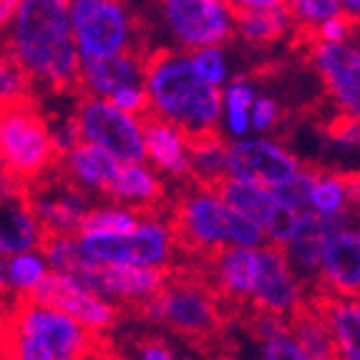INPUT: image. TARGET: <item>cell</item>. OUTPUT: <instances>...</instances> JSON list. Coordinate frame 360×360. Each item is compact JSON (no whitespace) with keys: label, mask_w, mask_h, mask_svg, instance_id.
<instances>
[{"label":"cell","mask_w":360,"mask_h":360,"mask_svg":"<svg viewBox=\"0 0 360 360\" xmlns=\"http://www.w3.org/2000/svg\"><path fill=\"white\" fill-rule=\"evenodd\" d=\"M8 46L30 84L53 94L78 89V51L68 0H18Z\"/></svg>","instance_id":"obj_1"},{"label":"cell","mask_w":360,"mask_h":360,"mask_svg":"<svg viewBox=\"0 0 360 360\" xmlns=\"http://www.w3.org/2000/svg\"><path fill=\"white\" fill-rule=\"evenodd\" d=\"M106 353L103 333L89 330L66 312L30 297H18L0 318V358L78 360Z\"/></svg>","instance_id":"obj_2"},{"label":"cell","mask_w":360,"mask_h":360,"mask_svg":"<svg viewBox=\"0 0 360 360\" xmlns=\"http://www.w3.org/2000/svg\"><path fill=\"white\" fill-rule=\"evenodd\" d=\"M144 91L149 111L189 134L214 131L222 119V89L207 84L189 53L154 51L144 56Z\"/></svg>","instance_id":"obj_3"},{"label":"cell","mask_w":360,"mask_h":360,"mask_svg":"<svg viewBox=\"0 0 360 360\" xmlns=\"http://www.w3.org/2000/svg\"><path fill=\"white\" fill-rule=\"evenodd\" d=\"M169 227L176 247L202 255L205 259L227 245L255 247L264 242L257 222L224 205L214 186L202 181H194L192 189L176 202Z\"/></svg>","instance_id":"obj_4"},{"label":"cell","mask_w":360,"mask_h":360,"mask_svg":"<svg viewBox=\"0 0 360 360\" xmlns=\"http://www.w3.org/2000/svg\"><path fill=\"white\" fill-rule=\"evenodd\" d=\"M56 164L58 146L36 103L28 96L0 103V169L30 181Z\"/></svg>","instance_id":"obj_5"},{"label":"cell","mask_w":360,"mask_h":360,"mask_svg":"<svg viewBox=\"0 0 360 360\" xmlns=\"http://www.w3.org/2000/svg\"><path fill=\"white\" fill-rule=\"evenodd\" d=\"M141 305L144 318L164 325L167 330L192 340H210L222 330L224 318L219 307V295L202 283L186 277L164 280V285Z\"/></svg>","instance_id":"obj_6"},{"label":"cell","mask_w":360,"mask_h":360,"mask_svg":"<svg viewBox=\"0 0 360 360\" xmlns=\"http://www.w3.org/2000/svg\"><path fill=\"white\" fill-rule=\"evenodd\" d=\"M71 30L78 58H106L136 49V20L119 0L71 3Z\"/></svg>","instance_id":"obj_7"},{"label":"cell","mask_w":360,"mask_h":360,"mask_svg":"<svg viewBox=\"0 0 360 360\" xmlns=\"http://www.w3.org/2000/svg\"><path fill=\"white\" fill-rule=\"evenodd\" d=\"M81 141L101 146L119 162H146L141 116L129 114L103 96H84L71 119Z\"/></svg>","instance_id":"obj_8"},{"label":"cell","mask_w":360,"mask_h":360,"mask_svg":"<svg viewBox=\"0 0 360 360\" xmlns=\"http://www.w3.org/2000/svg\"><path fill=\"white\" fill-rule=\"evenodd\" d=\"M84 252L98 264H149V267H167L174 234L172 227L159 219H139L129 232H81L78 234Z\"/></svg>","instance_id":"obj_9"},{"label":"cell","mask_w":360,"mask_h":360,"mask_svg":"<svg viewBox=\"0 0 360 360\" xmlns=\"http://www.w3.org/2000/svg\"><path fill=\"white\" fill-rule=\"evenodd\" d=\"M162 18L184 51L222 46L234 33L227 0H162Z\"/></svg>","instance_id":"obj_10"},{"label":"cell","mask_w":360,"mask_h":360,"mask_svg":"<svg viewBox=\"0 0 360 360\" xmlns=\"http://www.w3.org/2000/svg\"><path fill=\"white\" fill-rule=\"evenodd\" d=\"M23 297H30V300L41 302V305L66 312L76 323H81L94 333L111 330L116 325V318H119L114 300L98 295L96 290L86 288L81 280H76L73 275H66V272L49 270L41 283Z\"/></svg>","instance_id":"obj_11"},{"label":"cell","mask_w":360,"mask_h":360,"mask_svg":"<svg viewBox=\"0 0 360 360\" xmlns=\"http://www.w3.org/2000/svg\"><path fill=\"white\" fill-rule=\"evenodd\" d=\"M30 210L36 214L43 234L49 232H76L81 224V217L89 210V199L86 192L76 181L68 179L63 172L36 176L28 181V192H25Z\"/></svg>","instance_id":"obj_12"},{"label":"cell","mask_w":360,"mask_h":360,"mask_svg":"<svg viewBox=\"0 0 360 360\" xmlns=\"http://www.w3.org/2000/svg\"><path fill=\"white\" fill-rule=\"evenodd\" d=\"M300 169V162L290 154L285 146L275 144L270 139H234L227 144V162H224V176L255 181L262 186H275L290 179Z\"/></svg>","instance_id":"obj_13"},{"label":"cell","mask_w":360,"mask_h":360,"mask_svg":"<svg viewBox=\"0 0 360 360\" xmlns=\"http://www.w3.org/2000/svg\"><path fill=\"white\" fill-rule=\"evenodd\" d=\"M302 302H305V288L290 267L283 247L259 245V275L250 305H255V310L290 318Z\"/></svg>","instance_id":"obj_14"},{"label":"cell","mask_w":360,"mask_h":360,"mask_svg":"<svg viewBox=\"0 0 360 360\" xmlns=\"http://www.w3.org/2000/svg\"><path fill=\"white\" fill-rule=\"evenodd\" d=\"M312 66L318 68L325 89L342 108V114L358 116L360 111V53L348 41H310Z\"/></svg>","instance_id":"obj_15"},{"label":"cell","mask_w":360,"mask_h":360,"mask_svg":"<svg viewBox=\"0 0 360 360\" xmlns=\"http://www.w3.org/2000/svg\"><path fill=\"white\" fill-rule=\"evenodd\" d=\"M167 280V267H149V264H96L84 280L86 288L96 290L108 300L119 302H144L146 297L162 288Z\"/></svg>","instance_id":"obj_16"},{"label":"cell","mask_w":360,"mask_h":360,"mask_svg":"<svg viewBox=\"0 0 360 360\" xmlns=\"http://www.w3.org/2000/svg\"><path fill=\"white\" fill-rule=\"evenodd\" d=\"M325 292L358 297L360 290V234L353 227H340L328 237L320 257L318 277Z\"/></svg>","instance_id":"obj_17"},{"label":"cell","mask_w":360,"mask_h":360,"mask_svg":"<svg viewBox=\"0 0 360 360\" xmlns=\"http://www.w3.org/2000/svg\"><path fill=\"white\" fill-rule=\"evenodd\" d=\"M207 262L212 264V290L219 295V300L247 305L259 275V245H227L210 255Z\"/></svg>","instance_id":"obj_18"},{"label":"cell","mask_w":360,"mask_h":360,"mask_svg":"<svg viewBox=\"0 0 360 360\" xmlns=\"http://www.w3.org/2000/svg\"><path fill=\"white\" fill-rule=\"evenodd\" d=\"M144 51H127L106 58L78 60V91L86 96H103L124 84H144Z\"/></svg>","instance_id":"obj_19"},{"label":"cell","mask_w":360,"mask_h":360,"mask_svg":"<svg viewBox=\"0 0 360 360\" xmlns=\"http://www.w3.org/2000/svg\"><path fill=\"white\" fill-rule=\"evenodd\" d=\"M345 219H328V217L315 214L312 210H302L297 217V227H295L292 237L285 242L283 252L288 257L290 267L300 280H315L318 277L320 257H323L325 242L335 232Z\"/></svg>","instance_id":"obj_20"},{"label":"cell","mask_w":360,"mask_h":360,"mask_svg":"<svg viewBox=\"0 0 360 360\" xmlns=\"http://www.w3.org/2000/svg\"><path fill=\"white\" fill-rule=\"evenodd\" d=\"M141 131H144L146 159L159 172H167L172 176H189V144L179 127L146 111L141 114Z\"/></svg>","instance_id":"obj_21"},{"label":"cell","mask_w":360,"mask_h":360,"mask_svg":"<svg viewBox=\"0 0 360 360\" xmlns=\"http://www.w3.org/2000/svg\"><path fill=\"white\" fill-rule=\"evenodd\" d=\"M60 172L71 181H76L84 192H106L108 181L119 169V159L114 154H108L101 146L91 144V141H73L71 146L58 154Z\"/></svg>","instance_id":"obj_22"},{"label":"cell","mask_w":360,"mask_h":360,"mask_svg":"<svg viewBox=\"0 0 360 360\" xmlns=\"http://www.w3.org/2000/svg\"><path fill=\"white\" fill-rule=\"evenodd\" d=\"M323 318L335 345V358H360V307L358 297H342L320 290L318 297L310 302Z\"/></svg>","instance_id":"obj_23"},{"label":"cell","mask_w":360,"mask_h":360,"mask_svg":"<svg viewBox=\"0 0 360 360\" xmlns=\"http://www.w3.org/2000/svg\"><path fill=\"white\" fill-rule=\"evenodd\" d=\"M43 229L25 197H0V257L38 250Z\"/></svg>","instance_id":"obj_24"},{"label":"cell","mask_w":360,"mask_h":360,"mask_svg":"<svg viewBox=\"0 0 360 360\" xmlns=\"http://www.w3.org/2000/svg\"><path fill=\"white\" fill-rule=\"evenodd\" d=\"M114 202H124L131 210H154L164 197L162 181L144 162H121L116 174L108 181L106 192Z\"/></svg>","instance_id":"obj_25"},{"label":"cell","mask_w":360,"mask_h":360,"mask_svg":"<svg viewBox=\"0 0 360 360\" xmlns=\"http://www.w3.org/2000/svg\"><path fill=\"white\" fill-rule=\"evenodd\" d=\"M358 202V176L338 174V172H318L310 186L307 210L328 219H345L348 210Z\"/></svg>","instance_id":"obj_26"},{"label":"cell","mask_w":360,"mask_h":360,"mask_svg":"<svg viewBox=\"0 0 360 360\" xmlns=\"http://www.w3.org/2000/svg\"><path fill=\"white\" fill-rule=\"evenodd\" d=\"M212 186L224 199V205H229L234 212H240V214L250 217L252 222L259 224V229H262V224L267 222V217L277 207V199L272 197L270 189L262 184H255V181L222 176V179H217Z\"/></svg>","instance_id":"obj_27"},{"label":"cell","mask_w":360,"mask_h":360,"mask_svg":"<svg viewBox=\"0 0 360 360\" xmlns=\"http://www.w3.org/2000/svg\"><path fill=\"white\" fill-rule=\"evenodd\" d=\"M38 250L43 252V257H46L51 270L73 275L76 280H81V283H84L86 277H89V272L98 264L84 252V247H81V240H78L76 232L43 234Z\"/></svg>","instance_id":"obj_28"},{"label":"cell","mask_w":360,"mask_h":360,"mask_svg":"<svg viewBox=\"0 0 360 360\" xmlns=\"http://www.w3.org/2000/svg\"><path fill=\"white\" fill-rule=\"evenodd\" d=\"M189 144V176L202 184H214L224 176V162H227V144L222 141L219 131H199L186 136Z\"/></svg>","instance_id":"obj_29"},{"label":"cell","mask_w":360,"mask_h":360,"mask_svg":"<svg viewBox=\"0 0 360 360\" xmlns=\"http://www.w3.org/2000/svg\"><path fill=\"white\" fill-rule=\"evenodd\" d=\"M234 30L255 46L275 43L288 33L292 18L285 6L277 8H257V11H234Z\"/></svg>","instance_id":"obj_30"},{"label":"cell","mask_w":360,"mask_h":360,"mask_svg":"<svg viewBox=\"0 0 360 360\" xmlns=\"http://www.w3.org/2000/svg\"><path fill=\"white\" fill-rule=\"evenodd\" d=\"M288 328L295 340H297V345L302 348L305 358H310V360L335 358V345H333L330 333H328L323 318H320L318 310H315L310 302H302V305L290 315Z\"/></svg>","instance_id":"obj_31"},{"label":"cell","mask_w":360,"mask_h":360,"mask_svg":"<svg viewBox=\"0 0 360 360\" xmlns=\"http://www.w3.org/2000/svg\"><path fill=\"white\" fill-rule=\"evenodd\" d=\"M139 212L131 207H89L81 217L78 234L81 232H129L139 224Z\"/></svg>","instance_id":"obj_32"},{"label":"cell","mask_w":360,"mask_h":360,"mask_svg":"<svg viewBox=\"0 0 360 360\" xmlns=\"http://www.w3.org/2000/svg\"><path fill=\"white\" fill-rule=\"evenodd\" d=\"M30 81L18 66L8 41H0V103L28 96Z\"/></svg>","instance_id":"obj_33"},{"label":"cell","mask_w":360,"mask_h":360,"mask_svg":"<svg viewBox=\"0 0 360 360\" xmlns=\"http://www.w3.org/2000/svg\"><path fill=\"white\" fill-rule=\"evenodd\" d=\"M285 8H288L292 23L300 25L307 33V38L312 36V30L318 28L323 20L340 13L338 0H285Z\"/></svg>","instance_id":"obj_34"},{"label":"cell","mask_w":360,"mask_h":360,"mask_svg":"<svg viewBox=\"0 0 360 360\" xmlns=\"http://www.w3.org/2000/svg\"><path fill=\"white\" fill-rule=\"evenodd\" d=\"M315 174H318V169L300 167L292 176H290V179L270 186L272 197H275L280 205L292 207V210H297V212L307 210V197H310V186H312Z\"/></svg>","instance_id":"obj_35"},{"label":"cell","mask_w":360,"mask_h":360,"mask_svg":"<svg viewBox=\"0 0 360 360\" xmlns=\"http://www.w3.org/2000/svg\"><path fill=\"white\" fill-rule=\"evenodd\" d=\"M192 63L197 68V73L205 78L207 84L222 89L229 81V66H227V56H224L222 46H205V49H194L192 51Z\"/></svg>","instance_id":"obj_36"},{"label":"cell","mask_w":360,"mask_h":360,"mask_svg":"<svg viewBox=\"0 0 360 360\" xmlns=\"http://www.w3.org/2000/svg\"><path fill=\"white\" fill-rule=\"evenodd\" d=\"M297 217H300V212L297 210L285 207V205L277 202V207L272 210V214L267 217V222L262 224L264 240L270 242V245L285 247V242L292 237L295 227H297Z\"/></svg>","instance_id":"obj_37"},{"label":"cell","mask_w":360,"mask_h":360,"mask_svg":"<svg viewBox=\"0 0 360 360\" xmlns=\"http://www.w3.org/2000/svg\"><path fill=\"white\" fill-rule=\"evenodd\" d=\"M355 25H358V18L348 15V13H335L330 15L328 20L318 25V28L312 30V36L307 41H330V43H338V41H348L353 36Z\"/></svg>","instance_id":"obj_38"},{"label":"cell","mask_w":360,"mask_h":360,"mask_svg":"<svg viewBox=\"0 0 360 360\" xmlns=\"http://www.w3.org/2000/svg\"><path fill=\"white\" fill-rule=\"evenodd\" d=\"M106 98L114 103V106L129 111V114L141 116V114H146V111H149V98H146L144 84H124V86H119L116 91H111Z\"/></svg>","instance_id":"obj_39"},{"label":"cell","mask_w":360,"mask_h":360,"mask_svg":"<svg viewBox=\"0 0 360 360\" xmlns=\"http://www.w3.org/2000/svg\"><path fill=\"white\" fill-rule=\"evenodd\" d=\"M277 103L267 96H255L250 103V129L255 131H267V129L275 127L277 121Z\"/></svg>","instance_id":"obj_40"},{"label":"cell","mask_w":360,"mask_h":360,"mask_svg":"<svg viewBox=\"0 0 360 360\" xmlns=\"http://www.w3.org/2000/svg\"><path fill=\"white\" fill-rule=\"evenodd\" d=\"M255 98V89L247 78H234L232 84H224L222 91V106H240L250 108Z\"/></svg>","instance_id":"obj_41"},{"label":"cell","mask_w":360,"mask_h":360,"mask_svg":"<svg viewBox=\"0 0 360 360\" xmlns=\"http://www.w3.org/2000/svg\"><path fill=\"white\" fill-rule=\"evenodd\" d=\"M227 134H232L234 139L247 136L250 134V108L240 106H222V119Z\"/></svg>","instance_id":"obj_42"},{"label":"cell","mask_w":360,"mask_h":360,"mask_svg":"<svg viewBox=\"0 0 360 360\" xmlns=\"http://www.w3.org/2000/svg\"><path fill=\"white\" fill-rule=\"evenodd\" d=\"M136 355L144 360H172L176 353L169 348V342H164V340H144L139 345Z\"/></svg>","instance_id":"obj_43"},{"label":"cell","mask_w":360,"mask_h":360,"mask_svg":"<svg viewBox=\"0 0 360 360\" xmlns=\"http://www.w3.org/2000/svg\"><path fill=\"white\" fill-rule=\"evenodd\" d=\"M229 8L234 11H257V8H277L285 6V0H227Z\"/></svg>","instance_id":"obj_44"},{"label":"cell","mask_w":360,"mask_h":360,"mask_svg":"<svg viewBox=\"0 0 360 360\" xmlns=\"http://www.w3.org/2000/svg\"><path fill=\"white\" fill-rule=\"evenodd\" d=\"M15 8H18V0H0V30H6L11 25Z\"/></svg>","instance_id":"obj_45"},{"label":"cell","mask_w":360,"mask_h":360,"mask_svg":"<svg viewBox=\"0 0 360 360\" xmlns=\"http://www.w3.org/2000/svg\"><path fill=\"white\" fill-rule=\"evenodd\" d=\"M340 3V11L348 13V15H353V18H358L360 13V0H338Z\"/></svg>","instance_id":"obj_46"},{"label":"cell","mask_w":360,"mask_h":360,"mask_svg":"<svg viewBox=\"0 0 360 360\" xmlns=\"http://www.w3.org/2000/svg\"><path fill=\"white\" fill-rule=\"evenodd\" d=\"M68 3H81V0H68Z\"/></svg>","instance_id":"obj_47"}]
</instances>
